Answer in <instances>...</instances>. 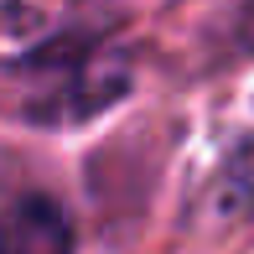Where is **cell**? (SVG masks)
<instances>
[{"mask_svg": "<svg viewBox=\"0 0 254 254\" xmlns=\"http://www.w3.org/2000/svg\"><path fill=\"white\" fill-rule=\"evenodd\" d=\"M130 94V52L94 37H57L0 57V114L42 130L83 125Z\"/></svg>", "mask_w": 254, "mask_h": 254, "instance_id": "cell-1", "label": "cell"}, {"mask_svg": "<svg viewBox=\"0 0 254 254\" xmlns=\"http://www.w3.org/2000/svg\"><path fill=\"white\" fill-rule=\"evenodd\" d=\"M187 218L207 234H223L254 218V130H234L218 145V156L197 177Z\"/></svg>", "mask_w": 254, "mask_h": 254, "instance_id": "cell-2", "label": "cell"}, {"mask_svg": "<svg viewBox=\"0 0 254 254\" xmlns=\"http://www.w3.org/2000/svg\"><path fill=\"white\" fill-rule=\"evenodd\" d=\"M0 254H73V218L63 202L26 192L0 218Z\"/></svg>", "mask_w": 254, "mask_h": 254, "instance_id": "cell-3", "label": "cell"}]
</instances>
